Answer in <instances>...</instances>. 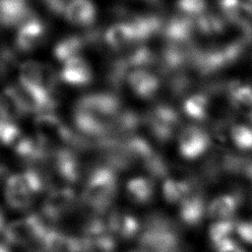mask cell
<instances>
[{
    "mask_svg": "<svg viewBox=\"0 0 252 252\" xmlns=\"http://www.w3.org/2000/svg\"><path fill=\"white\" fill-rule=\"evenodd\" d=\"M28 252H44L42 249H41V247L39 246L38 248H32V249H29V251Z\"/></svg>",
    "mask_w": 252,
    "mask_h": 252,
    "instance_id": "obj_40",
    "label": "cell"
},
{
    "mask_svg": "<svg viewBox=\"0 0 252 252\" xmlns=\"http://www.w3.org/2000/svg\"><path fill=\"white\" fill-rule=\"evenodd\" d=\"M6 173H7V169H6V167H5L4 165L0 164V180L2 179V177H3Z\"/></svg>",
    "mask_w": 252,
    "mask_h": 252,
    "instance_id": "obj_39",
    "label": "cell"
},
{
    "mask_svg": "<svg viewBox=\"0 0 252 252\" xmlns=\"http://www.w3.org/2000/svg\"><path fill=\"white\" fill-rule=\"evenodd\" d=\"M105 39L110 47L119 50L136 40V35L130 24H115L107 30Z\"/></svg>",
    "mask_w": 252,
    "mask_h": 252,
    "instance_id": "obj_22",
    "label": "cell"
},
{
    "mask_svg": "<svg viewBox=\"0 0 252 252\" xmlns=\"http://www.w3.org/2000/svg\"><path fill=\"white\" fill-rule=\"evenodd\" d=\"M249 119H250V122L252 124V111H250V113H249Z\"/></svg>",
    "mask_w": 252,
    "mask_h": 252,
    "instance_id": "obj_41",
    "label": "cell"
},
{
    "mask_svg": "<svg viewBox=\"0 0 252 252\" xmlns=\"http://www.w3.org/2000/svg\"><path fill=\"white\" fill-rule=\"evenodd\" d=\"M127 198L136 205L150 204L156 193V186L151 177L136 176L129 179L125 186Z\"/></svg>",
    "mask_w": 252,
    "mask_h": 252,
    "instance_id": "obj_14",
    "label": "cell"
},
{
    "mask_svg": "<svg viewBox=\"0 0 252 252\" xmlns=\"http://www.w3.org/2000/svg\"><path fill=\"white\" fill-rule=\"evenodd\" d=\"M227 97L232 106L252 111V84L232 82L227 87Z\"/></svg>",
    "mask_w": 252,
    "mask_h": 252,
    "instance_id": "obj_24",
    "label": "cell"
},
{
    "mask_svg": "<svg viewBox=\"0 0 252 252\" xmlns=\"http://www.w3.org/2000/svg\"><path fill=\"white\" fill-rule=\"evenodd\" d=\"M229 140L240 151H252V127L245 124H233L227 131Z\"/></svg>",
    "mask_w": 252,
    "mask_h": 252,
    "instance_id": "obj_29",
    "label": "cell"
},
{
    "mask_svg": "<svg viewBox=\"0 0 252 252\" xmlns=\"http://www.w3.org/2000/svg\"><path fill=\"white\" fill-rule=\"evenodd\" d=\"M216 252H245L234 240H230L217 249H215Z\"/></svg>",
    "mask_w": 252,
    "mask_h": 252,
    "instance_id": "obj_36",
    "label": "cell"
},
{
    "mask_svg": "<svg viewBox=\"0 0 252 252\" xmlns=\"http://www.w3.org/2000/svg\"><path fill=\"white\" fill-rule=\"evenodd\" d=\"M82 49V40L76 36H69L63 38L56 44L54 48V55L58 60L64 61L66 63L73 58L79 57Z\"/></svg>",
    "mask_w": 252,
    "mask_h": 252,
    "instance_id": "obj_28",
    "label": "cell"
},
{
    "mask_svg": "<svg viewBox=\"0 0 252 252\" xmlns=\"http://www.w3.org/2000/svg\"><path fill=\"white\" fill-rule=\"evenodd\" d=\"M40 247L44 252H84L80 236L71 235L52 227L47 230Z\"/></svg>",
    "mask_w": 252,
    "mask_h": 252,
    "instance_id": "obj_12",
    "label": "cell"
},
{
    "mask_svg": "<svg viewBox=\"0 0 252 252\" xmlns=\"http://www.w3.org/2000/svg\"><path fill=\"white\" fill-rule=\"evenodd\" d=\"M176 4L181 14L191 18H197L207 9V0H177Z\"/></svg>",
    "mask_w": 252,
    "mask_h": 252,
    "instance_id": "obj_30",
    "label": "cell"
},
{
    "mask_svg": "<svg viewBox=\"0 0 252 252\" xmlns=\"http://www.w3.org/2000/svg\"><path fill=\"white\" fill-rule=\"evenodd\" d=\"M24 0H0V23L14 25L26 16Z\"/></svg>",
    "mask_w": 252,
    "mask_h": 252,
    "instance_id": "obj_27",
    "label": "cell"
},
{
    "mask_svg": "<svg viewBox=\"0 0 252 252\" xmlns=\"http://www.w3.org/2000/svg\"><path fill=\"white\" fill-rule=\"evenodd\" d=\"M235 233L245 243L252 245V220H239L235 222Z\"/></svg>",
    "mask_w": 252,
    "mask_h": 252,
    "instance_id": "obj_34",
    "label": "cell"
},
{
    "mask_svg": "<svg viewBox=\"0 0 252 252\" xmlns=\"http://www.w3.org/2000/svg\"><path fill=\"white\" fill-rule=\"evenodd\" d=\"M61 77L73 86H85L92 80V70L88 62L79 56L65 63Z\"/></svg>",
    "mask_w": 252,
    "mask_h": 252,
    "instance_id": "obj_19",
    "label": "cell"
},
{
    "mask_svg": "<svg viewBox=\"0 0 252 252\" xmlns=\"http://www.w3.org/2000/svg\"><path fill=\"white\" fill-rule=\"evenodd\" d=\"M16 156L27 164L36 165L48 156V146L39 139H20L15 145Z\"/></svg>",
    "mask_w": 252,
    "mask_h": 252,
    "instance_id": "obj_15",
    "label": "cell"
},
{
    "mask_svg": "<svg viewBox=\"0 0 252 252\" xmlns=\"http://www.w3.org/2000/svg\"><path fill=\"white\" fill-rule=\"evenodd\" d=\"M38 139L48 147L60 142L72 145L75 136L66 128L61 120L50 113H42L34 121Z\"/></svg>",
    "mask_w": 252,
    "mask_h": 252,
    "instance_id": "obj_8",
    "label": "cell"
},
{
    "mask_svg": "<svg viewBox=\"0 0 252 252\" xmlns=\"http://www.w3.org/2000/svg\"><path fill=\"white\" fill-rule=\"evenodd\" d=\"M182 108L189 118L202 121L209 117L211 110V100L205 94H193L184 100Z\"/></svg>",
    "mask_w": 252,
    "mask_h": 252,
    "instance_id": "obj_20",
    "label": "cell"
},
{
    "mask_svg": "<svg viewBox=\"0 0 252 252\" xmlns=\"http://www.w3.org/2000/svg\"><path fill=\"white\" fill-rule=\"evenodd\" d=\"M84 252H113L117 239L110 232L105 219L93 216L83 225L82 235Z\"/></svg>",
    "mask_w": 252,
    "mask_h": 252,
    "instance_id": "obj_5",
    "label": "cell"
},
{
    "mask_svg": "<svg viewBox=\"0 0 252 252\" xmlns=\"http://www.w3.org/2000/svg\"><path fill=\"white\" fill-rule=\"evenodd\" d=\"M138 124H139L138 117L133 112L122 113L116 121V126L118 130L123 133L135 130L138 127Z\"/></svg>",
    "mask_w": 252,
    "mask_h": 252,
    "instance_id": "obj_33",
    "label": "cell"
},
{
    "mask_svg": "<svg viewBox=\"0 0 252 252\" xmlns=\"http://www.w3.org/2000/svg\"><path fill=\"white\" fill-rule=\"evenodd\" d=\"M49 229L40 213H30L7 223L3 237L9 246L32 249L39 245Z\"/></svg>",
    "mask_w": 252,
    "mask_h": 252,
    "instance_id": "obj_3",
    "label": "cell"
},
{
    "mask_svg": "<svg viewBox=\"0 0 252 252\" xmlns=\"http://www.w3.org/2000/svg\"><path fill=\"white\" fill-rule=\"evenodd\" d=\"M212 138L202 127L188 125L179 132L178 153L188 160H193L202 157L211 147Z\"/></svg>",
    "mask_w": 252,
    "mask_h": 252,
    "instance_id": "obj_6",
    "label": "cell"
},
{
    "mask_svg": "<svg viewBox=\"0 0 252 252\" xmlns=\"http://www.w3.org/2000/svg\"><path fill=\"white\" fill-rule=\"evenodd\" d=\"M129 252H181V240L174 222L163 213L149 214L143 220L136 245Z\"/></svg>",
    "mask_w": 252,
    "mask_h": 252,
    "instance_id": "obj_1",
    "label": "cell"
},
{
    "mask_svg": "<svg viewBox=\"0 0 252 252\" xmlns=\"http://www.w3.org/2000/svg\"><path fill=\"white\" fill-rule=\"evenodd\" d=\"M0 252H13L11 246L5 242H0Z\"/></svg>",
    "mask_w": 252,
    "mask_h": 252,
    "instance_id": "obj_38",
    "label": "cell"
},
{
    "mask_svg": "<svg viewBox=\"0 0 252 252\" xmlns=\"http://www.w3.org/2000/svg\"><path fill=\"white\" fill-rule=\"evenodd\" d=\"M44 38V28L37 20L26 22L20 29L16 44L23 51H32L37 48Z\"/></svg>",
    "mask_w": 252,
    "mask_h": 252,
    "instance_id": "obj_17",
    "label": "cell"
},
{
    "mask_svg": "<svg viewBox=\"0 0 252 252\" xmlns=\"http://www.w3.org/2000/svg\"><path fill=\"white\" fill-rule=\"evenodd\" d=\"M6 225H7V223H6V220H5L4 214L0 210V233H3Z\"/></svg>",
    "mask_w": 252,
    "mask_h": 252,
    "instance_id": "obj_37",
    "label": "cell"
},
{
    "mask_svg": "<svg viewBox=\"0 0 252 252\" xmlns=\"http://www.w3.org/2000/svg\"><path fill=\"white\" fill-rule=\"evenodd\" d=\"M40 1L45 5V7L48 10L56 14L64 13L65 8L67 6V4L65 3V0H40Z\"/></svg>",
    "mask_w": 252,
    "mask_h": 252,
    "instance_id": "obj_35",
    "label": "cell"
},
{
    "mask_svg": "<svg viewBox=\"0 0 252 252\" xmlns=\"http://www.w3.org/2000/svg\"><path fill=\"white\" fill-rule=\"evenodd\" d=\"M178 123V114L173 108L167 105L157 106L149 117L150 130L159 142L168 141L175 133Z\"/></svg>",
    "mask_w": 252,
    "mask_h": 252,
    "instance_id": "obj_9",
    "label": "cell"
},
{
    "mask_svg": "<svg viewBox=\"0 0 252 252\" xmlns=\"http://www.w3.org/2000/svg\"><path fill=\"white\" fill-rule=\"evenodd\" d=\"M128 82L133 92L144 98L154 96L159 87L158 79L149 71L143 69H137L130 73Z\"/></svg>",
    "mask_w": 252,
    "mask_h": 252,
    "instance_id": "obj_18",
    "label": "cell"
},
{
    "mask_svg": "<svg viewBox=\"0 0 252 252\" xmlns=\"http://www.w3.org/2000/svg\"><path fill=\"white\" fill-rule=\"evenodd\" d=\"M20 140V131L6 120L0 121V143L4 145H16Z\"/></svg>",
    "mask_w": 252,
    "mask_h": 252,
    "instance_id": "obj_31",
    "label": "cell"
},
{
    "mask_svg": "<svg viewBox=\"0 0 252 252\" xmlns=\"http://www.w3.org/2000/svg\"><path fill=\"white\" fill-rule=\"evenodd\" d=\"M69 23L79 27L92 25L95 19V8L91 0H72L64 11Z\"/></svg>",
    "mask_w": 252,
    "mask_h": 252,
    "instance_id": "obj_16",
    "label": "cell"
},
{
    "mask_svg": "<svg viewBox=\"0 0 252 252\" xmlns=\"http://www.w3.org/2000/svg\"><path fill=\"white\" fill-rule=\"evenodd\" d=\"M78 204V197L71 186L51 187L42 202L40 215L48 222H57L71 214Z\"/></svg>",
    "mask_w": 252,
    "mask_h": 252,
    "instance_id": "obj_4",
    "label": "cell"
},
{
    "mask_svg": "<svg viewBox=\"0 0 252 252\" xmlns=\"http://www.w3.org/2000/svg\"><path fill=\"white\" fill-rule=\"evenodd\" d=\"M53 169L68 186L79 182L83 174L79 158L69 149H58L54 153Z\"/></svg>",
    "mask_w": 252,
    "mask_h": 252,
    "instance_id": "obj_10",
    "label": "cell"
},
{
    "mask_svg": "<svg viewBox=\"0 0 252 252\" xmlns=\"http://www.w3.org/2000/svg\"><path fill=\"white\" fill-rule=\"evenodd\" d=\"M105 220L110 232L116 239L132 240L142 232V221L128 210L111 209Z\"/></svg>",
    "mask_w": 252,
    "mask_h": 252,
    "instance_id": "obj_7",
    "label": "cell"
},
{
    "mask_svg": "<svg viewBox=\"0 0 252 252\" xmlns=\"http://www.w3.org/2000/svg\"><path fill=\"white\" fill-rule=\"evenodd\" d=\"M207 206L202 190L197 187L179 204L181 222L191 227L198 226L206 217Z\"/></svg>",
    "mask_w": 252,
    "mask_h": 252,
    "instance_id": "obj_11",
    "label": "cell"
},
{
    "mask_svg": "<svg viewBox=\"0 0 252 252\" xmlns=\"http://www.w3.org/2000/svg\"><path fill=\"white\" fill-rule=\"evenodd\" d=\"M154 60V56L150 49L146 47H140L133 51L129 57V60L126 61L127 65L136 66L142 68L144 66L150 65Z\"/></svg>",
    "mask_w": 252,
    "mask_h": 252,
    "instance_id": "obj_32",
    "label": "cell"
},
{
    "mask_svg": "<svg viewBox=\"0 0 252 252\" xmlns=\"http://www.w3.org/2000/svg\"><path fill=\"white\" fill-rule=\"evenodd\" d=\"M195 30L207 36H215L224 32L226 28V20L223 16L214 13L205 12L194 20Z\"/></svg>",
    "mask_w": 252,
    "mask_h": 252,
    "instance_id": "obj_21",
    "label": "cell"
},
{
    "mask_svg": "<svg viewBox=\"0 0 252 252\" xmlns=\"http://www.w3.org/2000/svg\"><path fill=\"white\" fill-rule=\"evenodd\" d=\"M25 110L12 87L0 93V114L3 120L10 121L20 118Z\"/></svg>",
    "mask_w": 252,
    "mask_h": 252,
    "instance_id": "obj_23",
    "label": "cell"
},
{
    "mask_svg": "<svg viewBox=\"0 0 252 252\" xmlns=\"http://www.w3.org/2000/svg\"><path fill=\"white\" fill-rule=\"evenodd\" d=\"M45 65L40 64L36 61H26L21 65L20 68V82L32 87L41 89Z\"/></svg>",
    "mask_w": 252,
    "mask_h": 252,
    "instance_id": "obj_26",
    "label": "cell"
},
{
    "mask_svg": "<svg viewBox=\"0 0 252 252\" xmlns=\"http://www.w3.org/2000/svg\"><path fill=\"white\" fill-rule=\"evenodd\" d=\"M235 232V222L231 220H217L211 224L209 228V238L217 249L220 245L233 240L232 235Z\"/></svg>",
    "mask_w": 252,
    "mask_h": 252,
    "instance_id": "obj_25",
    "label": "cell"
},
{
    "mask_svg": "<svg viewBox=\"0 0 252 252\" xmlns=\"http://www.w3.org/2000/svg\"><path fill=\"white\" fill-rule=\"evenodd\" d=\"M149 1H152V2H156V1H158V0H149Z\"/></svg>",
    "mask_w": 252,
    "mask_h": 252,
    "instance_id": "obj_42",
    "label": "cell"
},
{
    "mask_svg": "<svg viewBox=\"0 0 252 252\" xmlns=\"http://www.w3.org/2000/svg\"><path fill=\"white\" fill-rule=\"evenodd\" d=\"M118 195V177L109 166H99L88 176L80 196L81 204L94 216L108 213Z\"/></svg>",
    "mask_w": 252,
    "mask_h": 252,
    "instance_id": "obj_2",
    "label": "cell"
},
{
    "mask_svg": "<svg viewBox=\"0 0 252 252\" xmlns=\"http://www.w3.org/2000/svg\"><path fill=\"white\" fill-rule=\"evenodd\" d=\"M240 193L223 194L213 199L207 206V216L217 220H228L236 213L241 204Z\"/></svg>",
    "mask_w": 252,
    "mask_h": 252,
    "instance_id": "obj_13",
    "label": "cell"
}]
</instances>
